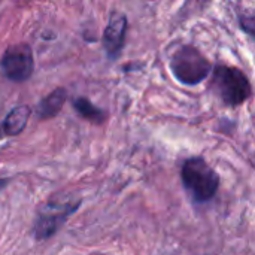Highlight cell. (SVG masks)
Masks as SVG:
<instances>
[{
  "label": "cell",
  "mask_w": 255,
  "mask_h": 255,
  "mask_svg": "<svg viewBox=\"0 0 255 255\" xmlns=\"http://www.w3.org/2000/svg\"><path fill=\"white\" fill-rule=\"evenodd\" d=\"M126 30H127V19L123 13H114L109 19V24L105 30L103 36V45L106 52L111 57H115L120 54L124 39H126Z\"/></svg>",
  "instance_id": "6"
},
{
  "label": "cell",
  "mask_w": 255,
  "mask_h": 255,
  "mask_svg": "<svg viewBox=\"0 0 255 255\" xmlns=\"http://www.w3.org/2000/svg\"><path fill=\"white\" fill-rule=\"evenodd\" d=\"M181 179L187 191L196 202L211 200L220 187V178L215 170L200 157L188 158L181 169Z\"/></svg>",
  "instance_id": "1"
},
{
  "label": "cell",
  "mask_w": 255,
  "mask_h": 255,
  "mask_svg": "<svg viewBox=\"0 0 255 255\" xmlns=\"http://www.w3.org/2000/svg\"><path fill=\"white\" fill-rule=\"evenodd\" d=\"M241 27L255 37V9H247L241 13Z\"/></svg>",
  "instance_id": "10"
},
{
  "label": "cell",
  "mask_w": 255,
  "mask_h": 255,
  "mask_svg": "<svg viewBox=\"0 0 255 255\" xmlns=\"http://www.w3.org/2000/svg\"><path fill=\"white\" fill-rule=\"evenodd\" d=\"M75 109L79 112V115H82L84 118H87L90 121H96V123L103 121V117H105L103 112L85 99H78L75 102Z\"/></svg>",
  "instance_id": "9"
},
{
  "label": "cell",
  "mask_w": 255,
  "mask_h": 255,
  "mask_svg": "<svg viewBox=\"0 0 255 255\" xmlns=\"http://www.w3.org/2000/svg\"><path fill=\"white\" fill-rule=\"evenodd\" d=\"M30 117V109L27 106H18L15 108L4 120L3 128L7 134L15 136L18 133H21L24 130V127L27 126Z\"/></svg>",
  "instance_id": "7"
},
{
  "label": "cell",
  "mask_w": 255,
  "mask_h": 255,
  "mask_svg": "<svg viewBox=\"0 0 255 255\" xmlns=\"http://www.w3.org/2000/svg\"><path fill=\"white\" fill-rule=\"evenodd\" d=\"M79 202L72 203H49L45 206V209L39 214L34 223V235L37 239H48L52 236L61 224L67 220V217L76 211Z\"/></svg>",
  "instance_id": "4"
},
{
  "label": "cell",
  "mask_w": 255,
  "mask_h": 255,
  "mask_svg": "<svg viewBox=\"0 0 255 255\" xmlns=\"http://www.w3.org/2000/svg\"><path fill=\"white\" fill-rule=\"evenodd\" d=\"M1 69L12 81L27 79L33 70V57L28 46L18 45L9 48L1 58Z\"/></svg>",
  "instance_id": "5"
},
{
  "label": "cell",
  "mask_w": 255,
  "mask_h": 255,
  "mask_svg": "<svg viewBox=\"0 0 255 255\" xmlns=\"http://www.w3.org/2000/svg\"><path fill=\"white\" fill-rule=\"evenodd\" d=\"M66 100V93L64 90H55L51 93L42 103L39 105V117L40 118H51L57 115Z\"/></svg>",
  "instance_id": "8"
},
{
  "label": "cell",
  "mask_w": 255,
  "mask_h": 255,
  "mask_svg": "<svg viewBox=\"0 0 255 255\" xmlns=\"http://www.w3.org/2000/svg\"><path fill=\"white\" fill-rule=\"evenodd\" d=\"M214 85L226 105L238 106L251 96L247 75L238 67L218 66L214 72Z\"/></svg>",
  "instance_id": "3"
},
{
  "label": "cell",
  "mask_w": 255,
  "mask_h": 255,
  "mask_svg": "<svg viewBox=\"0 0 255 255\" xmlns=\"http://www.w3.org/2000/svg\"><path fill=\"white\" fill-rule=\"evenodd\" d=\"M170 69L179 82L196 85L206 79L211 72V64L197 48L182 46L172 55Z\"/></svg>",
  "instance_id": "2"
}]
</instances>
